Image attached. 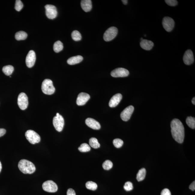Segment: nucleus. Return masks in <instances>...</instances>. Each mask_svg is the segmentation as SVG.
I'll return each mask as SVG.
<instances>
[{"instance_id": "58836bf2", "label": "nucleus", "mask_w": 195, "mask_h": 195, "mask_svg": "<svg viewBox=\"0 0 195 195\" xmlns=\"http://www.w3.org/2000/svg\"><path fill=\"white\" fill-rule=\"evenodd\" d=\"M128 1L127 0H122V2L123 3V4L125 5L127 4L128 3Z\"/></svg>"}, {"instance_id": "1a4fd4ad", "label": "nucleus", "mask_w": 195, "mask_h": 195, "mask_svg": "<svg viewBox=\"0 0 195 195\" xmlns=\"http://www.w3.org/2000/svg\"><path fill=\"white\" fill-rule=\"evenodd\" d=\"M46 14L47 17L49 19H53L57 16V10L56 7L54 5L47 4L45 6Z\"/></svg>"}, {"instance_id": "f257e3e1", "label": "nucleus", "mask_w": 195, "mask_h": 195, "mask_svg": "<svg viewBox=\"0 0 195 195\" xmlns=\"http://www.w3.org/2000/svg\"><path fill=\"white\" fill-rule=\"evenodd\" d=\"M171 127L173 139L179 143H183L185 137V129L182 122L179 120L175 118L172 120Z\"/></svg>"}, {"instance_id": "a19ab883", "label": "nucleus", "mask_w": 195, "mask_h": 195, "mask_svg": "<svg viewBox=\"0 0 195 195\" xmlns=\"http://www.w3.org/2000/svg\"><path fill=\"white\" fill-rule=\"evenodd\" d=\"M2 169V166L1 163V162H0V172H1Z\"/></svg>"}, {"instance_id": "4468645a", "label": "nucleus", "mask_w": 195, "mask_h": 195, "mask_svg": "<svg viewBox=\"0 0 195 195\" xmlns=\"http://www.w3.org/2000/svg\"><path fill=\"white\" fill-rule=\"evenodd\" d=\"M90 96L88 94L81 93L78 96L76 100V103L78 106H81L85 105L89 100Z\"/></svg>"}, {"instance_id": "f3484780", "label": "nucleus", "mask_w": 195, "mask_h": 195, "mask_svg": "<svg viewBox=\"0 0 195 195\" xmlns=\"http://www.w3.org/2000/svg\"><path fill=\"white\" fill-rule=\"evenodd\" d=\"M86 123L88 127L95 130H99L100 128V123L93 118H87L86 120Z\"/></svg>"}, {"instance_id": "aec40b11", "label": "nucleus", "mask_w": 195, "mask_h": 195, "mask_svg": "<svg viewBox=\"0 0 195 195\" xmlns=\"http://www.w3.org/2000/svg\"><path fill=\"white\" fill-rule=\"evenodd\" d=\"M83 59V58L82 56H73L68 58L67 62L69 64L73 65L80 63L82 61Z\"/></svg>"}, {"instance_id": "2eb2a0df", "label": "nucleus", "mask_w": 195, "mask_h": 195, "mask_svg": "<svg viewBox=\"0 0 195 195\" xmlns=\"http://www.w3.org/2000/svg\"><path fill=\"white\" fill-rule=\"evenodd\" d=\"M183 61L184 63L187 65H191L194 62V55L192 51L190 50L186 51L183 56Z\"/></svg>"}, {"instance_id": "6e6552de", "label": "nucleus", "mask_w": 195, "mask_h": 195, "mask_svg": "<svg viewBox=\"0 0 195 195\" xmlns=\"http://www.w3.org/2000/svg\"><path fill=\"white\" fill-rule=\"evenodd\" d=\"M44 190L50 193H54L58 190L57 185L52 181L48 180L44 182L42 185Z\"/></svg>"}, {"instance_id": "7c9ffc66", "label": "nucleus", "mask_w": 195, "mask_h": 195, "mask_svg": "<svg viewBox=\"0 0 195 195\" xmlns=\"http://www.w3.org/2000/svg\"><path fill=\"white\" fill-rule=\"evenodd\" d=\"M113 143L115 147L117 148H121L124 143L123 141L119 139H114L113 140Z\"/></svg>"}, {"instance_id": "f8f14e48", "label": "nucleus", "mask_w": 195, "mask_h": 195, "mask_svg": "<svg viewBox=\"0 0 195 195\" xmlns=\"http://www.w3.org/2000/svg\"><path fill=\"white\" fill-rule=\"evenodd\" d=\"M134 107L132 106H129L126 108L120 114V117L122 120L124 121H128L130 118L133 112H134Z\"/></svg>"}, {"instance_id": "39448f33", "label": "nucleus", "mask_w": 195, "mask_h": 195, "mask_svg": "<svg viewBox=\"0 0 195 195\" xmlns=\"http://www.w3.org/2000/svg\"><path fill=\"white\" fill-rule=\"evenodd\" d=\"M53 124L55 129L58 132H61L62 130L64 124V119L59 113H56V116L53 118Z\"/></svg>"}, {"instance_id": "0eeeda50", "label": "nucleus", "mask_w": 195, "mask_h": 195, "mask_svg": "<svg viewBox=\"0 0 195 195\" xmlns=\"http://www.w3.org/2000/svg\"><path fill=\"white\" fill-rule=\"evenodd\" d=\"M17 104L19 108L22 110H26L28 107V97L25 93H22L19 94L18 97Z\"/></svg>"}, {"instance_id": "c756f323", "label": "nucleus", "mask_w": 195, "mask_h": 195, "mask_svg": "<svg viewBox=\"0 0 195 195\" xmlns=\"http://www.w3.org/2000/svg\"><path fill=\"white\" fill-rule=\"evenodd\" d=\"M102 166L104 170H109L112 167L113 164L110 160H106L103 164Z\"/></svg>"}, {"instance_id": "dca6fc26", "label": "nucleus", "mask_w": 195, "mask_h": 195, "mask_svg": "<svg viewBox=\"0 0 195 195\" xmlns=\"http://www.w3.org/2000/svg\"><path fill=\"white\" fill-rule=\"evenodd\" d=\"M122 98L121 94H116L111 98L109 103V105L110 107H115L119 104Z\"/></svg>"}, {"instance_id": "ea45409f", "label": "nucleus", "mask_w": 195, "mask_h": 195, "mask_svg": "<svg viewBox=\"0 0 195 195\" xmlns=\"http://www.w3.org/2000/svg\"><path fill=\"white\" fill-rule=\"evenodd\" d=\"M191 102H192V104H194L195 105V98L194 97L193 98L192 100H191Z\"/></svg>"}, {"instance_id": "7ed1b4c3", "label": "nucleus", "mask_w": 195, "mask_h": 195, "mask_svg": "<svg viewBox=\"0 0 195 195\" xmlns=\"http://www.w3.org/2000/svg\"><path fill=\"white\" fill-rule=\"evenodd\" d=\"M42 90L44 94L51 95L54 93L55 88L53 86L52 81L50 79H45L42 82Z\"/></svg>"}, {"instance_id": "b1692460", "label": "nucleus", "mask_w": 195, "mask_h": 195, "mask_svg": "<svg viewBox=\"0 0 195 195\" xmlns=\"http://www.w3.org/2000/svg\"><path fill=\"white\" fill-rule=\"evenodd\" d=\"M14 70V67L11 65H8L3 67L2 71L7 76L11 75Z\"/></svg>"}, {"instance_id": "a878e982", "label": "nucleus", "mask_w": 195, "mask_h": 195, "mask_svg": "<svg viewBox=\"0 0 195 195\" xmlns=\"http://www.w3.org/2000/svg\"><path fill=\"white\" fill-rule=\"evenodd\" d=\"M89 143L90 146L93 148H98L100 146V143L98 142L97 139L95 138H91L89 140Z\"/></svg>"}, {"instance_id": "4be33fe9", "label": "nucleus", "mask_w": 195, "mask_h": 195, "mask_svg": "<svg viewBox=\"0 0 195 195\" xmlns=\"http://www.w3.org/2000/svg\"><path fill=\"white\" fill-rule=\"evenodd\" d=\"M28 36L27 34L24 31H19L16 33L15 38L17 40H26Z\"/></svg>"}, {"instance_id": "cd10ccee", "label": "nucleus", "mask_w": 195, "mask_h": 195, "mask_svg": "<svg viewBox=\"0 0 195 195\" xmlns=\"http://www.w3.org/2000/svg\"><path fill=\"white\" fill-rule=\"evenodd\" d=\"M71 36L72 39L76 41H79L82 38L80 33L77 31H74L73 32Z\"/></svg>"}, {"instance_id": "5701e85b", "label": "nucleus", "mask_w": 195, "mask_h": 195, "mask_svg": "<svg viewBox=\"0 0 195 195\" xmlns=\"http://www.w3.org/2000/svg\"><path fill=\"white\" fill-rule=\"evenodd\" d=\"M63 49V44L59 40L56 42L53 46V49L55 52L58 53L61 51Z\"/></svg>"}, {"instance_id": "bb28decb", "label": "nucleus", "mask_w": 195, "mask_h": 195, "mask_svg": "<svg viewBox=\"0 0 195 195\" xmlns=\"http://www.w3.org/2000/svg\"><path fill=\"white\" fill-rule=\"evenodd\" d=\"M86 187L88 189L92 190H95L97 188V185L96 183L93 182L89 181L86 182Z\"/></svg>"}, {"instance_id": "f03ea898", "label": "nucleus", "mask_w": 195, "mask_h": 195, "mask_svg": "<svg viewBox=\"0 0 195 195\" xmlns=\"http://www.w3.org/2000/svg\"><path fill=\"white\" fill-rule=\"evenodd\" d=\"M18 168L24 174L33 173L36 170L33 163L26 159H22L20 161Z\"/></svg>"}, {"instance_id": "72a5a7b5", "label": "nucleus", "mask_w": 195, "mask_h": 195, "mask_svg": "<svg viewBox=\"0 0 195 195\" xmlns=\"http://www.w3.org/2000/svg\"><path fill=\"white\" fill-rule=\"evenodd\" d=\"M166 3L168 5L171 6H175L178 4V2L176 0H166Z\"/></svg>"}, {"instance_id": "c85d7f7f", "label": "nucleus", "mask_w": 195, "mask_h": 195, "mask_svg": "<svg viewBox=\"0 0 195 195\" xmlns=\"http://www.w3.org/2000/svg\"><path fill=\"white\" fill-rule=\"evenodd\" d=\"M78 149L81 152H87L90 151L91 148L89 145L86 143H84L81 145Z\"/></svg>"}, {"instance_id": "423d86ee", "label": "nucleus", "mask_w": 195, "mask_h": 195, "mask_svg": "<svg viewBox=\"0 0 195 195\" xmlns=\"http://www.w3.org/2000/svg\"><path fill=\"white\" fill-rule=\"evenodd\" d=\"M118 29L116 27H111L106 30L104 35V39L106 41H111L116 36Z\"/></svg>"}, {"instance_id": "2f4dec72", "label": "nucleus", "mask_w": 195, "mask_h": 195, "mask_svg": "<svg viewBox=\"0 0 195 195\" xmlns=\"http://www.w3.org/2000/svg\"><path fill=\"white\" fill-rule=\"evenodd\" d=\"M23 4L20 0H16V1L15 8L17 11H20L23 8Z\"/></svg>"}, {"instance_id": "9d476101", "label": "nucleus", "mask_w": 195, "mask_h": 195, "mask_svg": "<svg viewBox=\"0 0 195 195\" xmlns=\"http://www.w3.org/2000/svg\"><path fill=\"white\" fill-rule=\"evenodd\" d=\"M162 24L163 27L166 31L170 32L174 27L175 22L171 18L165 17L163 19Z\"/></svg>"}, {"instance_id": "f704fd0d", "label": "nucleus", "mask_w": 195, "mask_h": 195, "mask_svg": "<svg viewBox=\"0 0 195 195\" xmlns=\"http://www.w3.org/2000/svg\"><path fill=\"white\" fill-rule=\"evenodd\" d=\"M161 195H171V194L169 190L166 188L162 190Z\"/></svg>"}, {"instance_id": "9b49d317", "label": "nucleus", "mask_w": 195, "mask_h": 195, "mask_svg": "<svg viewBox=\"0 0 195 195\" xmlns=\"http://www.w3.org/2000/svg\"><path fill=\"white\" fill-rule=\"evenodd\" d=\"M129 72L127 69L119 68L115 69L111 72V76L114 77H123L129 75Z\"/></svg>"}, {"instance_id": "6ab92c4d", "label": "nucleus", "mask_w": 195, "mask_h": 195, "mask_svg": "<svg viewBox=\"0 0 195 195\" xmlns=\"http://www.w3.org/2000/svg\"><path fill=\"white\" fill-rule=\"evenodd\" d=\"M81 4V8L84 11L88 12L92 10V5L91 0H82Z\"/></svg>"}, {"instance_id": "c9c22d12", "label": "nucleus", "mask_w": 195, "mask_h": 195, "mask_svg": "<svg viewBox=\"0 0 195 195\" xmlns=\"http://www.w3.org/2000/svg\"><path fill=\"white\" fill-rule=\"evenodd\" d=\"M67 195H76L75 191L71 188L69 189L67 191Z\"/></svg>"}, {"instance_id": "473e14b6", "label": "nucleus", "mask_w": 195, "mask_h": 195, "mask_svg": "<svg viewBox=\"0 0 195 195\" xmlns=\"http://www.w3.org/2000/svg\"><path fill=\"white\" fill-rule=\"evenodd\" d=\"M124 189L127 191H130L132 190L134 187L132 182H126L124 186Z\"/></svg>"}, {"instance_id": "4c0bfd02", "label": "nucleus", "mask_w": 195, "mask_h": 195, "mask_svg": "<svg viewBox=\"0 0 195 195\" xmlns=\"http://www.w3.org/2000/svg\"><path fill=\"white\" fill-rule=\"evenodd\" d=\"M6 130L4 129L1 128L0 129V137L4 136L6 134Z\"/></svg>"}, {"instance_id": "412c9836", "label": "nucleus", "mask_w": 195, "mask_h": 195, "mask_svg": "<svg viewBox=\"0 0 195 195\" xmlns=\"http://www.w3.org/2000/svg\"><path fill=\"white\" fill-rule=\"evenodd\" d=\"M146 170L144 168L140 170L136 175V180L141 182L144 179L146 175Z\"/></svg>"}, {"instance_id": "20e7f679", "label": "nucleus", "mask_w": 195, "mask_h": 195, "mask_svg": "<svg viewBox=\"0 0 195 195\" xmlns=\"http://www.w3.org/2000/svg\"><path fill=\"white\" fill-rule=\"evenodd\" d=\"M25 136L26 139L31 144H35V143H38L40 141V135L34 130H27Z\"/></svg>"}, {"instance_id": "a211bd4d", "label": "nucleus", "mask_w": 195, "mask_h": 195, "mask_svg": "<svg viewBox=\"0 0 195 195\" xmlns=\"http://www.w3.org/2000/svg\"><path fill=\"white\" fill-rule=\"evenodd\" d=\"M140 46L142 48L146 50H150L153 47V42L151 40H143L141 42Z\"/></svg>"}, {"instance_id": "393cba45", "label": "nucleus", "mask_w": 195, "mask_h": 195, "mask_svg": "<svg viewBox=\"0 0 195 195\" xmlns=\"http://www.w3.org/2000/svg\"><path fill=\"white\" fill-rule=\"evenodd\" d=\"M186 123L191 128L194 129L195 128V118L191 116L188 117L186 119Z\"/></svg>"}, {"instance_id": "e433bc0d", "label": "nucleus", "mask_w": 195, "mask_h": 195, "mask_svg": "<svg viewBox=\"0 0 195 195\" xmlns=\"http://www.w3.org/2000/svg\"><path fill=\"white\" fill-rule=\"evenodd\" d=\"M189 188L191 190L194 191L195 190V182H193L189 186Z\"/></svg>"}, {"instance_id": "79ce46f5", "label": "nucleus", "mask_w": 195, "mask_h": 195, "mask_svg": "<svg viewBox=\"0 0 195 195\" xmlns=\"http://www.w3.org/2000/svg\"><path fill=\"white\" fill-rule=\"evenodd\" d=\"M143 40V39L142 38H141V41H142V40Z\"/></svg>"}, {"instance_id": "ddd939ff", "label": "nucleus", "mask_w": 195, "mask_h": 195, "mask_svg": "<svg viewBox=\"0 0 195 195\" xmlns=\"http://www.w3.org/2000/svg\"><path fill=\"white\" fill-rule=\"evenodd\" d=\"M35 61H36V56L34 51L33 50H30L28 52L26 58V66L28 68H32L34 65Z\"/></svg>"}]
</instances>
